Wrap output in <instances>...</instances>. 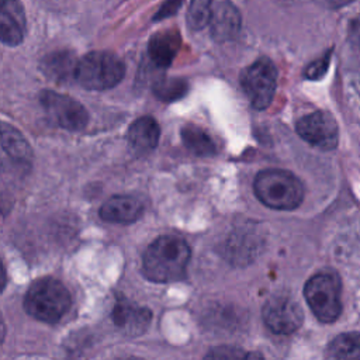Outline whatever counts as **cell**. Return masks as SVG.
<instances>
[{"label": "cell", "mask_w": 360, "mask_h": 360, "mask_svg": "<svg viewBox=\"0 0 360 360\" xmlns=\"http://www.w3.org/2000/svg\"><path fill=\"white\" fill-rule=\"evenodd\" d=\"M204 360H264L259 353L233 346H219L212 349Z\"/></svg>", "instance_id": "21"}, {"label": "cell", "mask_w": 360, "mask_h": 360, "mask_svg": "<svg viewBox=\"0 0 360 360\" xmlns=\"http://www.w3.org/2000/svg\"><path fill=\"white\" fill-rule=\"evenodd\" d=\"M304 315L300 305L285 297H274L263 308V321L276 333L287 335L297 330Z\"/></svg>", "instance_id": "10"}, {"label": "cell", "mask_w": 360, "mask_h": 360, "mask_svg": "<svg viewBox=\"0 0 360 360\" xmlns=\"http://www.w3.org/2000/svg\"><path fill=\"white\" fill-rule=\"evenodd\" d=\"M253 190L256 197L274 210H294L304 198V186L291 172L266 169L257 173Z\"/></svg>", "instance_id": "3"}, {"label": "cell", "mask_w": 360, "mask_h": 360, "mask_svg": "<svg viewBox=\"0 0 360 360\" xmlns=\"http://www.w3.org/2000/svg\"><path fill=\"white\" fill-rule=\"evenodd\" d=\"M240 86L255 108H267L277 86V70L273 62L269 58L255 60L242 72Z\"/></svg>", "instance_id": "6"}, {"label": "cell", "mask_w": 360, "mask_h": 360, "mask_svg": "<svg viewBox=\"0 0 360 360\" xmlns=\"http://www.w3.org/2000/svg\"><path fill=\"white\" fill-rule=\"evenodd\" d=\"M183 0H166L162 7L159 8V11L155 14V20H162V18H166L172 14H174L180 6H181Z\"/></svg>", "instance_id": "24"}, {"label": "cell", "mask_w": 360, "mask_h": 360, "mask_svg": "<svg viewBox=\"0 0 360 360\" xmlns=\"http://www.w3.org/2000/svg\"><path fill=\"white\" fill-rule=\"evenodd\" d=\"M325 7H329V8H340V7H345L347 6L349 3H352L353 0H319Z\"/></svg>", "instance_id": "25"}, {"label": "cell", "mask_w": 360, "mask_h": 360, "mask_svg": "<svg viewBox=\"0 0 360 360\" xmlns=\"http://www.w3.org/2000/svg\"><path fill=\"white\" fill-rule=\"evenodd\" d=\"M39 101L48 118L58 127L68 131H82L89 122V112L75 98L52 90H44Z\"/></svg>", "instance_id": "7"}, {"label": "cell", "mask_w": 360, "mask_h": 360, "mask_svg": "<svg viewBox=\"0 0 360 360\" xmlns=\"http://www.w3.org/2000/svg\"><path fill=\"white\" fill-rule=\"evenodd\" d=\"M188 260L190 248L186 240L165 235L148 246L143 253L142 269L146 278L156 283H169L184 277Z\"/></svg>", "instance_id": "1"}, {"label": "cell", "mask_w": 360, "mask_h": 360, "mask_svg": "<svg viewBox=\"0 0 360 360\" xmlns=\"http://www.w3.org/2000/svg\"><path fill=\"white\" fill-rule=\"evenodd\" d=\"M125 75L122 60L112 52L93 51L76 62L75 80L87 90H107Z\"/></svg>", "instance_id": "4"}, {"label": "cell", "mask_w": 360, "mask_h": 360, "mask_svg": "<svg viewBox=\"0 0 360 360\" xmlns=\"http://www.w3.org/2000/svg\"><path fill=\"white\" fill-rule=\"evenodd\" d=\"M131 360H139V359H131Z\"/></svg>", "instance_id": "28"}, {"label": "cell", "mask_w": 360, "mask_h": 360, "mask_svg": "<svg viewBox=\"0 0 360 360\" xmlns=\"http://www.w3.org/2000/svg\"><path fill=\"white\" fill-rule=\"evenodd\" d=\"M25 11L20 0H0V42L15 46L25 35Z\"/></svg>", "instance_id": "11"}, {"label": "cell", "mask_w": 360, "mask_h": 360, "mask_svg": "<svg viewBox=\"0 0 360 360\" xmlns=\"http://www.w3.org/2000/svg\"><path fill=\"white\" fill-rule=\"evenodd\" d=\"M329 58H330V52H326L321 59H318L314 63H311L307 68V70H305V76L308 79H318V77H321L326 72V69L329 66Z\"/></svg>", "instance_id": "23"}, {"label": "cell", "mask_w": 360, "mask_h": 360, "mask_svg": "<svg viewBox=\"0 0 360 360\" xmlns=\"http://www.w3.org/2000/svg\"><path fill=\"white\" fill-rule=\"evenodd\" d=\"M180 42L181 39L177 30H166L153 34L148 44L152 62L160 68L169 66L180 48Z\"/></svg>", "instance_id": "15"}, {"label": "cell", "mask_w": 360, "mask_h": 360, "mask_svg": "<svg viewBox=\"0 0 360 360\" xmlns=\"http://www.w3.org/2000/svg\"><path fill=\"white\" fill-rule=\"evenodd\" d=\"M212 1L214 0H191L187 13V22L191 30H201L208 24Z\"/></svg>", "instance_id": "20"}, {"label": "cell", "mask_w": 360, "mask_h": 360, "mask_svg": "<svg viewBox=\"0 0 360 360\" xmlns=\"http://www.w3.org/2000/svg\"><path fill=\"white\" fill-rule=\"evenodd\" d=\"M297 132L309 145L322 150L335 149L339 141L336 120L326 111H314L304 115L297 122Z\"/></svg>", "instance_id": "9"}, {"label": "cell", "mask_w": 360, "mask_h": 360, "mask_svg": "<svg viewBox=\"0 0 360 360\" xmlns=\"http://www.w3.org/2000/svg\"><path fill=\"white\" fill-rule=\"evenodd\" d=\"M160 136V128L155 118L141 117L135 120L128 129V142L138 153H146L156 148Z\"/></svg>", "instance_id": "16"}, {"label": "cell", "mask_w": 360, "mask_h": 360, "mask_svg": "<svg viewBox=\"0 0 360 360\" xmlns=\"http://www.w3.org/2000/svg\"><path fill=\"white\" fill-rule=\"evenodd\" d=\"M143 212L142 202L132 195H112L98 211V215L105 222L131 224Z\"/></svg>", "instance_id": "13"}, {"label": "cell", "mask_w": 360, "mask_h": 360, "mask_svg": "<svg viewBox=\"0 0 360 360\" xmlns=\"http://www.w3.org/2000/svg\"><path fill=\"white\" fill-rule=\"evenodd\" d=\"M305 300L322 322H333L342 311L340 281L333 273H318L305 284Z\"/></svg>", "instance_id": "5"}, {"label": "cell", "mask_w": 360, "mask_h": 360, "mask_svg": "<svg viewBox=\"0 0 360 360\" xmlns=\"http://www.w3.org/2000/svg\"><path fill=\"white\" fill-rule=\"evenodd\" d=\"M42 72L53 82H68L75 79V69L76 60L73 55L68 51H58L49 53L42 59Z\"/></svg>", "instance_id": "17"}, {"label": "cell", "mask_w": 360, "mask_h": 360, "mask_svg": "<svg viewBox=\"0 0 360 360\" xmlns=\"http://www.w3.org/2000/svg\"><path fill=\"white\" fill-rule=\"evenodd\" d=\"M32 149L22 134L0 121V173H25L31 167Z\"/></svg>", "instance_id": "8"}, {"label": "cell", "mask_w": 360, "mask_h": 360, "mask_svg": "<svg viewBox=\"0 0 360 360\" xmlns=\"http://www.w3.org/2000/svg\"><path fill=\"white\" fill-rule=\"evenodd\" d=\"M6 283H7V274H6L4 266H3V263H1V260H0V292L4 290Z\"/></svg>", "instance_id": "26"}, {"label": "cell", "mask_w": 360, "mask_h": 360, "mask_svg": "<svg viewBox=\"0 0 360 360\" xmlns=\"http://www.w3.org/2000/svg\"><path fill=\"white\" fill-rule=\"evenodd\" d=\"M70 304L69 290L62 281L52 277L35 280L24 297L25 312L45 323L59 322L69 311Z\"/></svg>", "instance_id": "2"}, {"label": "cell", "mask_w": 360, "mask_h": 360, "mask_svg": "<svg viewBox=\"0 0 360 360\" xmlns=\"http://www.w3.org/2000/svg\"><path fill=\"white\" fill-rule=\"evenodd\" d=\"M153 91L163 101H173L183 97L187 91V84L179 79H162L155 83Z\"/></svg>", "instance_id": "22"}, {"label": "cell", "mask_w": 360, "mask_h": 360, "mask_svg": "<svg viewBox=\"0 0 360 360\" xmlns=\"http://www.w3.org/2000/svg\"><path fill=\"white\" fill-rule=\"evenodd\" d=\"M4 336H6V325L3 322V318L0 316V345H1L3 339H4Z\"/></svg>", "instance_id": "27"}, {"label": "cell", "mask_w": 360, "mask_h": 360, "mask_svg": "<svg viewBox=\"0 0 360 360\" xmlns=\"http://www.w3.org/2000/svg\"><path fill=\"white\" fill-rule=\"evenodd\" d=\"M111 316L115 326L129 336H136L145 332L152 319L149 309L128 302L127 300H120L115 302Z\"/></svg>", "instance_id": "12"}, {"label": "cell", "mask_w": 360, "mask_h": 360, "mask_svg": "<svg viewBox=\"0 0 360 360\" xmlns=\"http://www.w3.org/2000/svg\"><path fill=\"white\" fill-rule=\"evenodd\" d=\"M208 24L217 41H229L235 38L240 30V15L233 4L222 1L211 11Z\"/></svg>", "instance_id": "14"}, {"label": "cell", "mask_w": 360, "mask_h": 360, "mask_svg": "<svg viewBox=\"0 0 360 360\" xmlns=\"http://www.w3.org/2000/svg\"><path fill=\"white\" fill-rule=\"evenodd\" d=\"M181 139L188 150L198 156H211L215 153L217 146L211 136L197 125H186L181 128Z\"/></svg>", "instance_id": "19"}, {"label": "cell", "mask_w": 360, "mask_h": 360, "mask_svg": "<svg viewBox=\"0 0 360 360\" xmlns=\"http://www.w3.org/2000/svg\"><path fill=\"white\" fill-rule=\"evenodd\" d=\"M328 360H360V333L338 335L329 345Z\"/></svg>", "instance_id": "18"}]
</instances>
